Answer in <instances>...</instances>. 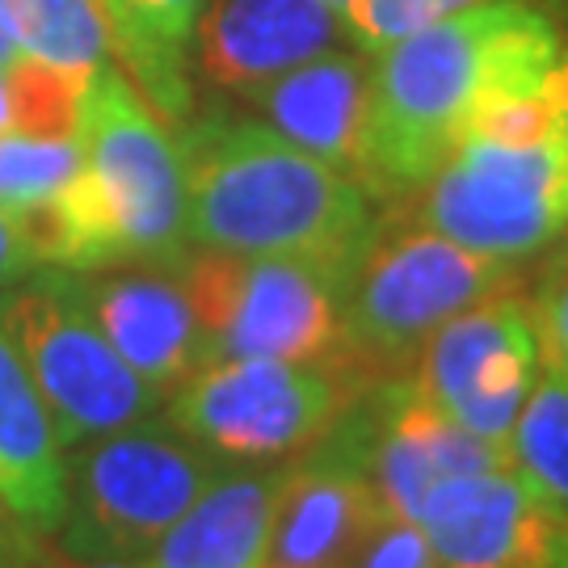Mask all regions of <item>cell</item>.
<instances>
[{
  "instance_id": "obj_15",
  "label": "cell",
  "mask_w": 568,
  "mask_h": 568,
  "mask_svg": "<svg viewBox=\"0 0 568 568\" xmlns=\"http://www.w3.org/2000/svg\"><path fill=\"white\" fill-rule=\"evenodd\" d=\"M384 506L358 464L316 438L295 464L262 568H354Z\"/></svg>"
},
{
  "instance_id": "obj_23",
  "label": "cell",
  "mask_w": 568,
  "mask_h": 568,
  "mask_svg": "<svg viewBox=\"0 0 568 568\" xmlns=\"http://www.w3.org/2000/svg\"><path fill=\"white\" fill-rule=\"evenodd\" d=\"M476 4H488V0H349L342 26L363 55H379L384 47L400 42L429 21L455 18Z\"/></svg>"
},
{
  "instance_id": "obj_20",
  "label": "cell",
  "mask_w": 568,
  "mask_h": 568,
  "mask_svg": "<svg viewBox=\"0 0 568 568\" xmlns=\"http://www.w3.org/2000/svg\"><path fill=\"white\" fill-rule=\"evenodd\" d=\"M0 21L21 60L55 72L77 89L114 63L98 0H0Z\"/></svg>"
},
{
  "instance_id": "obj_12",
  "label": "cell",
  "mask_w": 568,
  "mask_h": 568,
  "mask_svg": "<svg viewBox=\"0 0 568 568\" xmlns=\"http://www.w3.org/2000/svg\"><path fill=\"white\" fill-rule=\"evenodd\" d=\"M417 523L443 568H568V530L514 464L443 480Z\"/></svg>"
},
{
  "instance_id": "obj_3",
  "label": "cell",
  "mask_w": 568,
  "mask_h": 568,
  "mask_svg": "<svg viewBox=\"0 0 568 568\" xmlns=\"http://www.w3.org/2000/svg\"><path fill=\"white\" fill-rule=\"evenodd\" d=\"M77 143V178L51 206L26 215L42 265L110 270L182 257L190 244L182 140L119 63L81 89Z\"/></svg>"
},
{
  "instance_id": "obj_16",
  "label": "cell",
  "mask_w": 568,
  "mask_h": 568,
  "mask_svg": "<svg viewBox=\"0 0 568 568\" xmlns=\"http://www.w3.org/2000/svg\"><path fill=\"white\" fill-rule=\"evenodd\" d=\"M257 119L304 152L337 164L345 173H363L366 114H371V63L363 55L325 51L316 60L291 68L274 81L244 93Z\"/></svg>"
},
{
  "instance_id": "obj_25",
  "label": "cell",
  "mask_w": 568,
  "mask_h": 568,
  "mask_svg": "<svg viewBox=\"0 0 568 568\" xmlns=\"http://www.w3.org/2000/svg\"><path fill=\"white\" fill-rule=\"evenodd\" d=\"M535 328H539V354L544 366L568 375V270L551 265L539 300H535Z\"/></svg>"
},
{
  "instance_id": "obj_29",
  "label": "cell",
  "mask_w": 568,
  "mask_h": 568,
  "mask_svg": "<svg viewBox=\"0 0 568 568\" xmlns=\"http://www.w3.org/2000/svg\"><path fill=\"white\" fill-rule=\"evenodd\" d=\"M551 135L560 143V152H565L568 161V63L565 72H560V84H556V122H551Z\"/></svg>"
},
{
  "instance_id": "obj_8",
  "label": "cell",
  "mask_w": 568,
  "mask_h": 568,
  "mask_svg": "<svg viewBox=\"0 0 568 568\" xmlns=\"http://www.w3.org/2000/svg\"><path fill=\"white\" fill-rule=\"evenodd\" d=\"M514 265L518 262L485 257L422 224L375 236L345 295V345L366 358L405 363L422 354L429 333L450 316L506 295L518 274Z\"/></svg>"
},
{
  "instance_id": "obj_9",
  "label": "cell",
  "mask_w": 568,
  "mask_h": 568,
  "mask_svg": "<svg viewBox=\"0 0 568 568\" xmlns=\"http://www.w3.org/2000/svg\"><path fill=\"white\" fill-rule=\"evenodd\" d=\"M342 413L328 363L215 358L169 400V422L227 464H278L307 450Z\"/></svg>"
},
{
  "instance_id": "obj_4",
  "label": "cell",
  "mask_w": 568,
  "mask_h": 568,
  "mask_svg": "<svg viewBox=\"0 0 568 568\" xmlns=\"http://www.w3.org/2000/svg\"><path fill=\"white\" fill-rule=\"evenodd\" d=\"M227 459L173 422H140L68 450V514L51 539L84 560H148Z\"/></svg>"
},
{
  "instance_id": "obj_33",
  "label": "cell",
  "mask_w": 568,
  "mask_h": 568,
  "mask_svg": "<svg viewBox=\"0 0 568 568\" xmlns=\"http://www.w3.org/2000/svg\"><path fill=\"white\" fill-rule=\"evenodd\" d=\"M328 4H333L337 13H345V9H349V0H328Z\"/></svg>"
},
{
  "instance_id": "obj_17",
  "label": "cell",
  "mask_w": 568,
  "mask_h": 568,
  "mask_svg": "<svg viewBox=\"0 0 568 568\" xmlns=\"http://www.w3.org/2000/svg\"><path fill=\"white\" fill-rule=\"evenodd\" d=\"M295 464L227 467L152 548V568H262Z\"/></svg>"
},
{
  "instance_id": "obj_14",
  "label": "cell",
  "mask_w": 568,
  "mask_h": 568,
  "mask_svg": "<svg viewBox=\"0 0 568 568\" xmlns=\"http://www.w3.org/2000/svg\"><path fill=\"white\" fill-rule=\"evenodd\" d=\"M342 34L328 0H206L190 60L215 84L248 93L333 51Z\"/></svg>"
},
{
  "instance_id": "obj_28",
  "label": "cell",
  "mask_w": 568,
  "mask_h": 568,
  "mask_svg": "<svg viewBox=\"0 0 568 568\" xmlns=\"http://www.w3.org/2000/svg\"><path fill=\"white\" fill-rule=\"evenodd\" d=\"M39 568H152L148 560H84V556H68V551H42Z\"/></svg>"
},
{
  "instance_id": "obj_27",
  "label": "cell",
  "mask_w": 568,
  "mask_h": 568,
  "mask_svg": "<svg viewBox=\"0 0 568 568\" xmlns=\"http://www.w3.org/2000/svg\"><path fill=\"white\" fill-rule=\"evenodd\" d=\"M47 539L21 523L13 506L0 497V568H39Z\"/></svg>"
},
{
  "instance_id": "obj_7",
  "label": "cell",
  "mask_w": 568,
  "mask_h": 568,
  "mask_svg": "<svg viewBox=\"0 0 568 568\" xmlns=\"http://www.w3.org/2000/svg\"><path fill=\"white\" fill-rule=\"evenodd\" d=\"M417 224L501 262L539 253L568 227V161L556 135L471 131L426 182Z\"/></svg>"
},
{
  "instance_id": "obj_24",
  "label": "cell",
  "mask_w": 568,
  "mask_h": 568,
  "mask_svg": "<svg viewBox=\"0 0 568 568\" xmlns=\"http://www.w3.org/2000/svg\"><path fill=\"white\" fill-rule=\"evenodd\" d=\"M354 568H443L434 544L417 518H392L384 514L379 527L366 535Z\"/></svg>"
},
{
  "instance_id": "obj_26",
  "label": "cell",
  "mask_w": 568,
  "mask_h": 568,
  "mask_svg": "<svg viewBox=\"0 0 568 568\" xmlns=\"http://www.w3.org/2000/svg\"><path fill=\"white\" fill-rule=\"evenodd\" d=\"M34 270H42V257H39V248H34V236H30L26 215L0 206V291L18 286L21 278H30Z\"/></svg>"
},
{
  "instance_id": "obj_18",
  "label": "cell",
  "mask_w": 568,
  "mask_h": 568,
  "mask_svg": "<svg viewBox=\"0 0 568 568\" xmlns=\"http://www.w3.org/2000/svg\"><path fill=\"white\" fill-rule=\"evenodd\" d=\"M0 497L42 539H51L68 514V450L4 321H0Z\"/></svg>"
},
{
  "instance_id": "obj_22",
  "label": "cell",
  "mask_w": 568,
  "mask_h": 568,
  "mask_svg": "<svg viewBox=\"0 0 568 568\" xmlns=\"http://www.w3.org/2000/svg\"><path fill=\"white\" fill-rule=\"evenodd\" d=\"M81 169V143L26 126H0V206L30 215L60 199Z\"/></svg>"
},
{
  "instance_id": "obj_19",
  "label": "cell",
  "mask_w": 568,
  "mask_h": 568,
  "mask_svg": "<svg viewBox=\"0 0 568 568\" xmlns=\"http://www.w3.org/2000/svg\"><path fill=\"white\" fill-rule=\"evenodd\" d=\"M114 63L164 122L190 114V55L206 0H98Z\"/></svg>"
},
{
  "instance_id": "obj_10",
  "label": "cell",
  "mask_w": 568,
  "mask_h": 568,
  "mask_svg": "<svg viewBox=\"0 0 568 568\" xmlns=\"http://www.w3.org/2000/svg\"><path fill=\"white\" fill-rule=\"evenodd\" d=\"M321 438L358 464L392 518H422L426 497L450 476L514 464L506 447L455 426L417 379H387L342 405Z\"/></svg>"
},
{
  "instance_id": "obj_2",
  "label": "cell",
  "mask_w": 568,
  "mask_h": 568,
  "mask_svg": "<svg viewBox=\"0 0 568 568\" xmlns=\"http://www.w3.org/2000/svg\"><path fill=\"white\" fill-rule=\"evenodd\" d=\"M185 241L244 257L358 265L375 241L363 182L262 119H203L182 135Z\"/></svg>"
},
{
  "instance_id": "obj_32",
  "label": "cell",
  "mask_w": 568,
  "mask_h": 568,
  "mask_svg": "<svg viewBox=\"0 0 568 568\" xmlns=\"http://www.w3.org/2000/svg\"><path fill=\"white\" fill-rule=\"evenodd\" d=\"M560 236H565V244H560V257H556V265H560V270H568V227L560 232Z\"/></svg>"
},
{
  "instance_id": "obj_5",
  "label": "cell",
  "mask_w": 568,
  "mask_h": 568,
  "mask_svg": "<svg viewBox=\"0 0 568 568\" xmlns=\"http://www.w3.org/2000/svg\"><path fill=\"white\" fill-rule=\"evenodd\" d=\"M0 321L39 387L63 450L140 426L161 408V392L110 345L84 304L72 270H34L4 291Z\"/></svg>"
},
{
  "instance_id": "obj_11",
  "label": "cell",
  "mask_w": 568,
  "mask_h": 568,
  "mask_svg": "<svg viewBox=\"0 0 568 568\" xmlns=\"http://www.w3.org/2000/svg\"><path fill=\"white\" fill-rule=\"evenodd\" d=\"M544 375L535 307L493 295L450 316L422 345L417 384L455 426L509 450L514 422Z\"/></svg>"
},
{
  "instance_id": "obj_6",
  "label": "cell",
  "mask_w": 568,
  "mask_h": 568,
  "mask_svg": "<svg viewBox=\"0 0 568 568\" xmlns=\"http://www.w3.org/2000/svg\"><path fill=\"white\" fill-rule=\"evenodd\" d=\"M358 265L203 248L182 265V286L215 358L328 363L345 345V295Z\"/></svg>"
},
{
  "instance_id": "obj_21",
  "label": "cell",
  "mask_w": 568,
  "mask_h": 568,
  "mask_svg": "<svg viewBox=\"0 0 568 568\" xmlns=\"http://www.w3.org/2000/svg\"><path fill=\"white\" fill-rule=\"evenodd\" d=\"M509 459L535 501L568 530V375L544 366L509 434Z\"/></svg>"
},
{
  "instance_id": "obj_1",
  "label": "cell",
  "mask_w": 568,
  "mask_h": 568,
  "mask_svg": "<svg viewBox=\"0 0 568 568\" xmlns=\"http://www.w3.org/2000/svg\"><path fill=\"white\" fill-rule=\"evenodd\" d=\"M366 60L363 178L384 190H417L497 110L551 98L568 55L548 9L488 0L429 21Z\"/></svg>"
},
{
  "instance_id": "obj_13",
  "label": "cell",
  "mask_w": 568,
  "mask_h": 568,
  "mask_svg": "<svg viewBox=\"0 0 568 568\" xmlns=\"http://www.w3.org/2000/svg\"><path fill=\"white\" fill-rule=\"evenodd\" d=\"M72 274L110 345L161 396L178 392L194 371L215 363L206 328L185 295L182 278H169L156 270H119V274L72 270Z\"/></svg>"
},
{
  "instance_id": "obj_31",
  "label": "cell",
  "mask_w": 568,
  "mask_h": 568,
  "mask_svg": "<svg viewBox=\"0 0 568 568\" xmlns=\"http://www.w3.org/2000/svg\"><path fill=\"white\" fill-rule=\"evenodd\" d=\"M0 126H13V89L4 68H0Z\"/></svg>"
},
{
  "instance_id": "obj_30",
  "label": "cell",
  "mask_w": 568,
  "mask_h": 568,
  "mask_svg": "<svg viewBox=\"0 0 568 568\" xmlns=\"http://www.w3.org/2000/svg\"><path fill=\"white\" fill-rule=\"evenodd\" d=\"M21 63H26V60H21V51L13 47L9 30H4V21H0V68H4V72H18Z\"/></svg>"
}]
</instances>
